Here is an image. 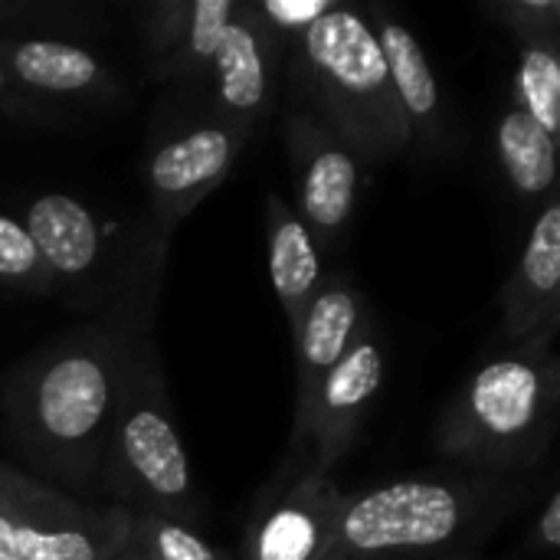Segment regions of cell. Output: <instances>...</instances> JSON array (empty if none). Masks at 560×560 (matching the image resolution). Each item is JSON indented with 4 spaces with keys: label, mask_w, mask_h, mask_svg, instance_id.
Masks as SVG:
<instances>
[{
    "label": "cell",
    "mask_w": 560,
    "mask_h": 560,
    "mask_svg": "<svg viewBox=\"0 0 560 560\" xmlns=\"http://www.w3.org/2000/svg\"><path fill=\"white\" fill-rule=\"evenodd\" d=\"M266 259L269 282L285 312L289 331L295 335L312 295L322 285V246L302 223V217L285 203L282 194H266Z\"/></svg>",
    "instance_id": "obj_16"
},
{
    "label": "cell",
    "mask_w": 560,
    "mask_h": 560,
    "mask_svg": "<svg viewBox=\"0 0 560 560\" xmlns=\"http://www.w3.org/2000/svg\"><path fill=\"white\" fill-rule=\"evenodd\" d=\"M518 72L512 102L555 141L560 135V49L558 39L518 43Z\"/></svg>",
    "instance_id": "obj_19"
},
{
    "label": "cell",
    "mask_w": 560,
    "mask_h": 560,
    "mask_svg": "<svg viewBox=\"0 0 560 560\" xmlns=\"http://www.w3.org/2000/svg\"><path fill=\"white\" fill-rule=\"evenodd\" d=\"M7 16H10V7H3V3H0V26H3V20H7Z\"/></svg>",
    "instance_id": "obj_28"
},
{
    "label": "cell",
    "mask_w": 560,
    "mask_h": 560,
    "mask_svg": "<svg viewBox=\"0 0 560 560\" xmlns=\"http://www.w3.org/2000/svg\"><path fill=\"white\" fill-rule=\"evenodd\" d=\"M443 560H482L479 555H456V558H443Z\"/></svg>",
    "instance_id": "obj_27"
},
{
    "label": "cell",
    "mask_w": 560,
    "mask_h": 560,
    "mask_svg": "<svg viewBox=\"0 0 560 560\" xmlns=\"http://www.w3.org/2000/svg\"><path fill=\"white\" fill-rule=\"evenodd\" d=\"M7 98H13V79L7 75V69L0 62V108L7 105Z\"/></svg>",
    "instance_id": "obj_25"
},
{
    "label": "cell",
    "mask_w": 560,
    "mask_h": 560,
    "mask_svg": "<svg viewBox=\"0 0 560 560\" xmlns=\"http://www.w3.org/2000/svg\"><path fill=\"white\" fill-rule=\"evenodd\" d=\"M495 148L509 184L528 200H548L558 184V141L538 128L515 102L502 112Z\"/></svg>",
    "instance_id": "obj_18"
},
{
    "label": "cell",
    "mask_w": 560,
    "mask_h": 560,
    "mask_svg": "<svg viewBox=\"0 0 560 560\" xmlns=\"http://www.w3.org/2000/svg\"><path fill=\"white\" fill-rule=\"evenodd\" d=\"M528 502V476H495L466 466L345 492L325 560H443L479 555L489 535Z\"/></svg>",
    "instance_id": "obj_2"
},
{
    "label": "cell",
    "mask_w": 560,
    "mask_h": 560,
    "mask_svg": "<svg viewBox=\"0 0 560 560\" xmlns=\"http://www.w3.org/2000/svg\"><path fill=\"white\" fill-rule=\"evenodd\" d=\"M368 322L364 299L348 272L322 279L312 295L292 341H295V413L308 407L318 384L354 345L361 325Z\"/></svg>",
    "instance_id": "obj_14"
},
{
    "label": "cell",
    "mask_w": 560,
    "mask_h": 560,
    "mask_svg": "<svg viewBox=\"0 0 560 560\" xmlns=\"http://www.w3.org/2000/svg\"><path fill=\"white\" fill-rule=\"evenodd\" d=\"M502 335L509 348H555L560 328V200L551 194L502 289Z\"/></svg>",
    "instance_id": "obj_13"
},
{
    "label": "cell",
    "mask_w": 560,
    "mask_h": 560,
    "mask_svg": "<svg viewBox=\"0 0 560 560\" xmlns=\"http://www.w3.org/2000/svg\"><path fill=\"white\" fill-rule=\"evenodd\" d=\"M128 548L141 560H240L233 551L210 545L197 525L164 515H131Z\"/></svg>",
    "instance_id": "obj_20"
},
{
    "label": "cell",
    "mask_w": 560,
    "mask_h": 560,
    "mask_svg": "<svg viewBox=\"0 0 560 560\" xmlns=\"http://www.w3.org/2000/svg\"><path fill=\"white\" fill-rule=\"evenodd\" d=\"M368 20H371V30L377 36V46H381L384 66L390 75L400 115L407 121L410 148L417 144L423 154H436L446 144V108H443L440 82H436V72L430 66L427 49L387 10L374 7Z\"/></svg>",
    "instance_id": "obj_15"
},
{
    "label": "cell",
    "mask_w": 560,
    "mask_h": 560,
    "mask_svg": "<svg viewBox=\"0 0 560 560\" xmlns=\"http://www.w3.org/2000/svg\"><path fill=\"white\" fill-rule=\"evenodd\" d=\"M285 151L295 180V213L318 246H331L348 230L364 184V161L318 118L289 105Z\"/></svg>",
    "instance_id": "obj_12"
},
{
    "label": "cell",
    "mask_w": 560,
    "mask_h": 560,
    "mask_svg": "<svg viewBox=\"0 0 560 560\" xmlns=\"http://www.w3.org/2000/svg\"><path fill=\"white\" fill-rule=\"evenodd\" d=\"M335 3L338 0H253L259 20L282 46L299 39L312 23H318L328 10H335Z\"/></svg>",
    "instance_id": "obj_23"
},
{
    "label": "cell",
    "mask_w": 560,
    "mask_h": 560,
    "mask_svg": "<svg viewBox=\"0 0 560 560\" xmlns=\"http://www.w3.org/2000/svg\"><path fill=\"white\" fill-rule=\"evenodd\" d=\"M23 226L49 269L52 292L92 308L105 325L148 328L167 249L151 223L125 233L72 194H43L26 203Z\"/></svg>",
    "instance_id": "obj_6"
},
{
    "label": "cell",
    "mask_w": 560,
    "mask_h": 560,
    "mask_svg": "<svg viewBox=\"0 0 560 560\" xmlns=\"http://www.w3.org/2000/svg\"><path fill=\"white\" fill-rule=\"evenodd\" d=\"M489 16L502 23L518 43L525 39H558L560 3L558 0H489Z\"/></svg>",
    "instance_id": "obj_22"
},
{
    "label": "cell",
    "mask_w": 560,
    "mask_h": 560,
    "mask_svg": "<svg viewBox=\"0 0 560 560\" xmlns=\"http://www.w3.org/2000/svg\"><path fill=\"white\" fill-rule=\"evenodd\" d=\"M144 348V331L95 322L43 348L3 384L7 430L36 479L79 499L98 492L112 427Z\"/></svg>",
    "instance_id": "obj_1"
},
{
    "label": "cell",
    "mask_w": 560,
    "mask_h": 560,
    "mask_svg": "<svg viewBox=\"0 0 560 560\" xmlns=\"http://www.w3.org/2000/svg\"><path fill=\"white\" fill-rule=\"evenodd\" d=\"M148 52L161 79L197 85L203 112L249 135L272 112L285 46L253 0H161L148 10Z\"/></svg>",
    "instance_id": "obj_3"
},
{
    "label": "cell",
    "mask_w": 560,
    "mask_h": 560,
    "mask_svg": "<svg viewBox=\"0 0 560 560\" xmlns=\"http://www.w3.org/2000/svg\"><path fill=\"white\" fill-rule=\"evenodd\" d=\"M384 374H387L384 338L374 318L368 315L354 345L318 384L308 407L295 413L289 453H305L318 472L331 476L338 459L351 450L371 404L377 400L384 387Z\"/></svg>",
    "instance_id": "obj_11"
},
{
    "label": "cell",
    "mask_w": 560,
    "mask_h": 560,
    "mask_svg": "<svg viewBox=\"0 0 560 560\" xmlns=\"http://www.w3.org/2000/svg\"><path fill=\"white\" fill-rule=\"evenodd\" d=\"M558 413L555 348H505L459 387L440 413L433 443L456 466L532 476L558 436Z\"/></svg>",
    "instance_id": "obj_5"
},
{
    "label": "cell",
    "mask_w": 560,
    "mask_h": 560,
    "mask_svg": "<svg viewBox=\"0 0 560 560\" xmlns=\"http://www.w3.org/2000/svg\"><path fill=\"white\" fill-rule=\"evenodd\" d=\"M341 495L335 479L318 472L305 453H285L253 502L240 560H325Z\"/></svg>",
    "instance_id": "obj_10"
},
{
    "label": "cell",
    "mask_w": 560,
    "mask_h": 560,
    "mask_svg": "<svg viewBox=\"0 0 560 560\" xmlns=\"http://www.w3.org/2000/svg\"><path fill=\"white\" fill-rule=\"evenodd\" d=\"M112 560H141V558H138V555H135V551H131V548L125 545V548H121V551H118V555H115Z\"/></svg>",
    "instance_id": "obj_26"
},
{
    "label": "cell",
    "mask_w": 560,
    "mask_h": 560,
    "mask_svg": "<svg viewBox=\"0 0 560 560\" xmlns=\"http://www.w3.org/2000/svg\"><path fill=\"white\" fill-rule=\"evenodd\" d=\"M98 492L128 515H164L187 525L200 518L187 446L177 433L164 371L148 345L118 407L105 450Z\"/></svg>",
    "instance_id": "obj_7"
},
{
    "label": "cell",
    "mask_w": 560,
    "mask_h": 560,
    "mask_svg": "<svg viewBox=\"0 0 560 560\" xmlns=\"http://www.w3.org/2000/svg\"><path fill=\"white\" fill-rule=\"evenodd\" d=\"M532 541L538 551L545 555H558L560 548V492H551L538 522H535V532H532Z\"/></svg>",
    "instance_id": "obj_24"
},
{
    "label": "cell",
    "mask_w": 560,
    "mask_h": 560,
    "mask_svg": "<svg viewBox=\"0 0 560 560\" xmlns=\"http://www.w3.org/2000/svg\"><path fill=\"white\" fill-rule=\"evenodd\" d=\"M131 515L0 463V560H112Z\"/></svg>",
    "instance_id": "obj_8"
},
{
    "label": "cell",
    "mask_w": 560,
    "mask_h": 560,
    "mask_svg": "<svg viewBox=\"0 0 560 560\" xmlns=\"http://www.w3.org/2000/svg\"><path fill=\"white\" fill-rule=\"evenodd\" d=\"M282 72L292 105L335 131L364 164L394 161L410 148L377 36L358 7L338 0L285 43Z\"/></svg>",
    "instance_id": "obj_4"
},
{
    "label": "cell",
    "mask_w": 560,
    "mask_h": 560,
    "mask_svg": "<svg viewBox=\"0 0 560 560\" xmlns=\"http://www.w3.org/2000/svg\"><path fill=\"white\" fill-rule=\"evenodd\" d=\"M246 141L249 131L243 125L203 108L154 135L144 161V187L158 236L171 240L174 226L230 177Z\"/></svg>",
    "instance_id": "obj_9"
},
{
    "label": "cell",
    "mask_w": 560,
    "mask_h": 560,
    "mask_svg": "<svg viewBox=\"0 0 560 560\" xmlns=\"http://www.w3.org/2000/svg\"><path fill=\"white\" fill-rule=\"evenodd\" d=\"M0 292L16 295H49L52 279L49 269L26 233L23 220L0 213Z\"/></svg>",
    "instance_id": "obj_21"
},
{
    "label": "cell",
    "mask_w": 560,
    "mask_h": 560,
    "mask_svg": "<svg viewBox=\"0 0 560 560\" xmlns=\"http://www.w3.org/2000/svg\"><path fill=\"white\" fill-rule=\"evenodd\" d=\"M0 62L13 85L43 95H85L108 89V72L98 56L66 39L0 43Z\"/></svg>",
    "instance_id": "obj_17"
}]
</instances>
